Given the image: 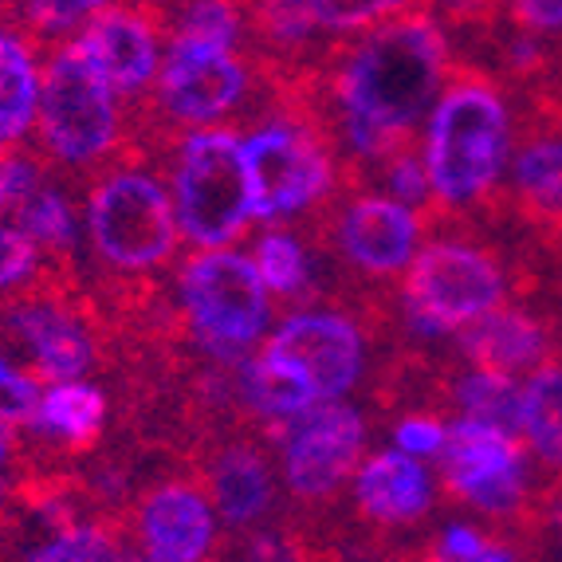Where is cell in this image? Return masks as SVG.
Here are the masks:
<instances>
[{
  "label": "cell",
  "mask_w": 562,
  "mask_h": 562,
  "mask_svg": "<svg viewBox=\"0 0 562 562\" xmlns=\"http://www.w3.org/2000/svg\"><path fill=\"white\" fill-rule=\"evenodd\" d=\"M161 173L166 166L131 138L126 150L114 154L83 181L79 193H83L87 248L99 263V276L138 280L166 272L178 260V244L186 236Z\"/></svg>",
  "instance_id": "obj_3"
},
{
  "label": "cell",
  "mask_w": 562,
  "mask_h": 562,
  "mask_svg": "<svg viewBox=\"0 0 562 562\" xmlns=\"http://www.w3.org/2000/svg\"><path fill=\"white\" fill-rule=\"evenodd\" d=\"M457 358L469 366H484L496 374H531L539 366L562 355V330L539 303L507 300L476 323L460 327Z\"/></svg>",
  "instance_id": "obj_13"
},
{
  "label": "cell",
  "mask_w": 562,
  "mask_h": 562,
  "mask_svg": "<svg viewBox=\"0 0 562 562\" xmlns=\"http://www.w3.org/2000/svg\"><path fill=\"white\" fill-rule=\"evenodd\" d=\"M417 559H445V562H507L519 559L516 547L507 543L504 535L492 527H472V524H449L432 535L429 547L417 551Z\"/></svg>",
  "instance_id": "obj_21"
},
{
  "label": "cell",
  "mask_w": 562,
  "mask_h": 562,
  "mask_svg": "<svg viewBox=\"0 0 562 562\" xmlns=\"http://www.w3.org/2000/svg\"><path fill=\"white\" fill-rule=\"evenodd\" d=\"M425 233H429L425 213L382 189L347 186V181L338 186L335 201L307 228H300L311 252H319L350 280L374 288H394V280L422 248Z\"/></svg>",
  "instance_id": "obj_5"
},
{
  "label": "cell",
  "mask_w": 562,
  "mask_h": 562,
  "mask_svg": "<svg viewBox=\"0 0 562 562\" xmlns=\"http://www.w3.org/2000/svg\"><path fill=\"white\" fill-rule=\"evenodd\" d=\"M315 402H323V397L315 394L311 378L288 358L268 355L260 347V355H248L240 362V405L260 432L300 417Z\"/></svg>",
  "instance_id": "obj_17"
},
{
  "label": "cell",
  "mask_w": 562,
  "mask_h": 562,
  "mask_svg": "<svg viewBox=\"0 0 562 562\" xmlns=\"http://www.w3.org/2000/svg\"><path fill=\"white\" fill-rule=\"evenodd\" d=\"M36 126V146L76 189L131 146V114L76 36L47 47Z\"/></svg>",
  "instance_id": "obj_4"
},
{
  "label": "cell",
  "mask_w": 562,
  "mask_h": 562,
  "mask_svg": "<svg viewBox=\"0 0 562 562\" xmlns=\"http://www.w3.org/2000/svg\"><path fill=\"white\" fill-rule=\"evenodd\" d=\"M516 248L480 221L441 216L397 283V319L413 342H441L499 303L516 300Z\"/></svg>",
  "instance_id": "obj_2"
},
{
  "label": "cell",
  "mask_w": 562,
  "mask_h": 562,
  "mask_svg": "<svg viewBox=\"0 0 562 562\" xmlns=\"http://www.w3.org/2000/svg\"><path fill=\"white\" fill-rule=\"evenodd\" d=\"M252 221L307 228L335 201L342 173L330 142L295 114H272L244 138Z\"/></svg>",
  "instance_id": "obj_7"
},
{
  "label": "cell",
  "mask_w": 562,
  "mask_h": 562,
  "mask_svg": "<svg viewBox=\"0 0 562 562\" xmlns=\"http://www.w3.org/2000/svg\"><path fill=\"white\" fill-rule=\"evenodd\" d=\"M12 225H20L40 252L59 268H79V221H76V193L64 181V173H52L36 193L20 201L9 213Z\"/></svg>",
  "instance_id": "obj_18"
},
{
  "label": "cell",
  "mask_w": 562,
  "mask_h": 562,
  "mask_svg": "<svg viewBox=\"0 0 562 562\" xmlns=\"http://www.w3.org/2000/svg\"><path fill=\"white\" fill-rule=\"evenodd\" d=\"M173 300L186 315L189 342L216 362L240 366L272 323V291L248 256L201 248L173 272Z\"/></svg>",
  "instance_id": "obj_6"
},
{
  "label": "cell",
  "mask_w": 562,
  "mask_h": 562,
  "mask_svg": "<svg viewBox=\"0 0 562 562\" xmlns=\"http://www.w3.org/2000/svg\"><path fill=\"white\" fill-rule=\"evenodd\" d=\"M280 449V472L300 516H319L335 507L366 452V417L347 397H330L303 409L283 425L263 429Z\"/></svg>",
  "instance_id": "obj_9"
},
{
  "label": "cell",
  "mask_w": 562,
  "mask_h": 562,
  "mask_svg": "<svg viewBox=\"0 0 562 562\" xmlns=\"http://www.w3.org/2000/svg\"><path fill=\"white\" fill-rule=\"evenodd\" d=\"M350 504H355L350 524L358 527L362 543H374V554H385L382 543H397L432 516L437 484L422 457L394 445L374 457H362L350 476Z\"/></svg>",
  "instance_id": "obj_11"
},
{
  "label": "cell",
  "mask_w": 562,
  "mask_h": 562,
  "mask_svg": "<svg viewBox=\"0 0 562 562\" xmlns=\"http://www.w3.org/2000/svg\"><path fill=\"white\" fill-rule=\"evenodd\" d=\"M425 12L449 32L452 47H464L496 29L504 0H425Z\"/></svg>",
  "instance_id": "obj_25"
},
{
  "label": "cell",
  "mask_w": 562,
  "mask_h": 562,
  "mask_svg": "<svg viewBox=\"0 0 562 562\" xmlns=\"http://www.w3.org/2000/svg\"><path fill=\"white\" fill-rule=\"evenodd\" d=\"M268 437L256 425H240L205 445L189 469L205 484L213 512L233 535L260 527L276 507V469Z\"/></svg>",
  "instance_id": "obj_12"
},
{
  "label": "cell",
  "mask_w": 562,
  "mask_h": 562,
  "mask_svg": "<svg viewBox=\"0 0 562 562\" xmlns=\"http://www.w3.org/2000/svg\"><path fill=\"white\" fill-rule=\"evenodd\" d=\"M47 268H52V260L40 252V244L20 225L4 221L0 225V303L29 291Z\"/></svg>",
  "instance_id": "obj_24"
},
{
  "label": "cell",
  "mask_w": 562,
  "mask_h": 562,
  "mask_svg": "<svg viewBox=\"0 0 562 562\" xmlns=\"http://www.w3.org/2000/svg\"><path fill=\"white\" fill-rule=\"evenodd\" d=\"M126 531L138 559L198 562L216 551V512L198 472L178 464L166 480H154L134 496Z\"/></svg>",
  "instance_id": "obj_10"
},
{
  "label": "cell",
  "mask_w": 562,
  "mask_h": 562,
  "mask_svg": "<svg viewBox=\"0 0 562 562\" xmlns=\"http://www.w3.org/2000/svg\"><path fill=\"white\" fill-rule=\"evenodd\" d=\"M103 4L111 0H9V12L44 47H56L59 40H67V32H76Z\"/></svg>",
  "instance_id": "obj_22"
},
{
  "label": "cell",
  "mask_w": 562,
  "mask_h": 562,
  "mask_svg": "<svg viewBox=\"0 0 562 562\" xmlns=\"http://www.w3.org/2000/svg\"><path fill=\"white\" fill-rule=\"evenodd\" d=\"M256 272H260L263 288L272 291V300H280L288 311L307 307L319 300V280L311 272V244L303 240L295 228H272L256 240L252 252Z\"/></svg>",
  "instance_id": "obj_20"
},
{
  "label": "cell",
  "mask_w": 562,
  "mask_h": 562,
  "mask_svg": "<svg viewBox=\"0 0 562 562\" xmlns=\"http://www.w3.org/2000/svg\"><path fill=\"white\" fill-rule=\"evenodd\" d=\"M0 216H4V166H0Z\"/></svg>",
  "instance_id": "obj_27"
},
{
  "label": "cell",
  "mask_w": 562,
  "mask_h": 562,
  "mask_svg": "<svg viewBox=\"0 0 562 562\" xmlns=\"http://www.w3.org/2000/svg\"><path fill=\"white\" fill-rule=\"evenodd\" d=\"M181 236L198 248H228L252 225V186L236 126L186 131L166 158Z\"/></svg>",
  "instance_id": "obj_8"
},
{
  "label": "cell",
  "mask_w": 562,
  "mask_h": 562,
  "mask_svg": "<svg viewBox=\"0 0 562 562\" xmlns=\"http://www.w3.org/2000/svg\"><path fill=\"white\" fill-rule=\"evenodd\" d=\"M441 409L524 441V385H516L512 374H496V370L452 358L441 382Z\"/></svg>",
  "instance_id": "obj_16"
},
{
  "label": "cell",
  "mask_w": 562,
  "mask_h": 562,
  "mask_svg": "<svg viewBox=\"0 0 562 562\" xmlns=\"http://www.w3.org/2000/svg\"><path fill=\"white\" fill-rule=\"evenodd\" d=\"M106 417H111V405L103 390L83 378H67V382H52V390L40 397L32 429L64 457H91L103 449Z\"/></svg>",
  "instance_id": "obj_15"
},
{
  "label": "cell",
  "mask_w": 562,
  "mask_h": 562,
  "mask_svg": "<svg viewBox=\"0 0 562 562\" xmlns=\"http://www.w3.org/2000/svg\"><path fill=\"white\" fill-rule=\"evenodd\" d=\"M516 142L512 91L487 67L452 52V67L425 119L422 150L429 166L437 221H487L496 213Z\"/></svg>",
  "instance_id": "obj_1"
},
{
  "label": "cell",
  "mask_w": 562,
  "mask_h": 562,
  "mask_svg": "<svg viewBox=\"0 0 562 562\" xmlns=\"http://www.w3.org/2000/svg\"><path fill=\"white\" fill-rule=\"evenodd\" d=\"M445 432H449V425L437 422L432 409H405L394 425V445L413 452V457H437L445 445Z\"/></svg>",
  "instance_id": "obj_26"
},
{
  "label": "cell",
  "mask_w": 562,
  "mask_h": 562,
  "mask_svg": "<svg viewBox=\"0 0 562 562\" xmlns=\"http://www.w3.org/2000/svg\"><path fill=\"white\" fill-rule=\"evenodd\" d=\"M524 445L539 480L562 476V362L539 366L524 382Z\"/></svg>",
  "instance_id": "obj_19"
},
{
  "label": "cell",
  "mask_w": 562,
  "mask_h": 562,
  "mask_svg": "<svg viewBox=\"0 0 562 562\" xmlns=\"http://www.w3.org/2000/svg\"><path fill=\"white\" fill-rule=\"evenodd\" d=\"M40 52L47 47L24 24H16L0 0V150L20 146L36 122L40 79H44Z\"/></svg>",
  "instance_id": "obj_14"
},
{
  "label": "cell",
  "mask_w": 562,
  "mask_h": 562,
  "mask_svg": "<svg viewBox=\"0 0 562 562\" xmlns=\"http://www.w3.org/2000/svg\"><path fill=\"white\" fill-rule=\"evenodd\" d=\"M311 4L330 36H350V32H366L385 20L425 12V0H311Z\"/></svg>",
  "instance_id": "obj_23"
}]
</instances>
